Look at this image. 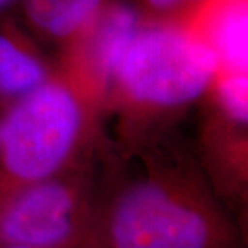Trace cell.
I'll return each instance as SVG.
<instances>
[{
  "label": "cell",
  "mask_w": 248,
  "mask_h": 248,
  "mask_svg": "<svg viewBox=\"0 0 248 248\" xmlns=\"http://www.w3.org/2000/svg\"><path fill=\"white\" fill-rule=\"evenodd\" d=\"M141 14L123 3H107L78 40L94 76L102 83L115 80L124 55L142 24Z\"/></svg>",
  "instance_id": "8992f818"
},
{
  "label": "cell",
  "mask_w": 248,
  "mask_h": 248,
  "mask_svg": "<svg viewBox=\"0 0 248 248\" xmlns=\"http://www.w3.org/2000/svg\"><path fill=\"white\" fill-rule=\"evenodd\" d=\"M24 14L36 29L57 40H78L108 0H21Z\"/></svg>",
  "instance_id": "52a82bcc"
},
{
  "label": "cell",
  "mask_w": 248,
  "mask_h": 248,
  "mask_svg": "<svg viewBox=\"0 0 248 248\" xmlns=\"http://www.w3.org/2000/svg\"><path fill=\"white\" fill-rule=\"evenodd\" d=\"M203 0H142L153 21H177Z\"/></svg>",
  "instance_id": "30bf717a"
},
{
  "label": "cell",
  "mask_w": 248,
  "mask_h": 248,
  "mask_svg": "<svg viewBox=\"0 0 248 248\" xmlns=\"http://www.w3.org/2000/svg\"><path fill=\"white\" fill-rule=\"evenodd\" d=\"M217 94L222 110L234 123L247 124L248 120V79L247 73H219Z\"/></svg>",
  "instance_id": "9c48e42d"
},
{
  "label": "cell",
  "mask_w": 248,
  "mask_h": 248,
  "mask_svg": "<svg viewBox=\"0 0 248 248\" xmlns=\"http://www.w3.org/2000/svg\"><path fill=\"white\" fill-rule=\"evenodd\" d=\"M108 248H232V232L208 202L145 178L116 196L105 218Z\"/></svg>",
  "instance_id": "6da1fadb"
},
{
  "label": "cell",
  "mask_w": 248,
  "mask_h": 248,
  "mask_svg": "<svg viewBox=\"0 0 248 248\" xmlns=\"http://www.w3.org/2000/svg\"><path fill=\"white\" fill-rule=\"evenodd\" d=\"M47 80V72L9 27H0V101H16Z\"/></svg>",
  "instance_id": "ba28073f"
},
{
  "label": "cell",
  "mask_w": 248,
  "mask_h": 248,
  "mask_svg": "<svg viewBox=\"0 0 248 248\" xmlns=\"http://www.w3.org/2000/svg\"><path fill=\"white\" fill-rule=\"evenodd\" d=\"M87 225L78 187L55 178L0 184V243L27 248H72Z\"/></svg>",
  "instance_id": "277c9868"
},
{
  "label": "cell",
  "mask_w": 248,
  "mask_h": 248,
  "mask_svg": "<svg viewBox=\"0 0 248 248\" xmlns=\"http://www.w3.org/2000/svg\"><path fill=\"white\" fill-rule=\"evenodd\" d=\"M179 21L213 51L219 73H247L248 0H203Z\"/></svg>",
  "instance_id": "5b68a950"
},
{
  "label": "cell",
  "mask_w": 248,
  "mask_h": 248,
  "mask_svg": "<svg viewBox=\"0 0 248 248\" xmlns=\"http://www.w3.org/2000/svg\"><path fill=\"white\" fill-rule=\"evenodd\" d=\"M219 73L214 53L179 21H142L115 81L135 104L187 105L211 87Z\"/></svg>",
  "instance_id": "3957f363"
},
{
  "label": "cell",
  "mask_w": 248,
  "mask_h": 248,
  "mask_svg": "<svg viewBox=\"0 0 248 248\" xmlns=\"http://www.w3.org/2000/svg\"><path fill=\"white\" fill-rule=\"evenodd\" d=\"M0 248H27V247H19V246H11V244H4V243H0Z\"/></svg>",
  "instance_id": "8fae6325"
},
{
  "label": "cell",
  "mask_w": 248,
  "mask_h": 248,
  "mask_svg": "<svg viewBox=\"0 0 248 248\" xmlns=\"http://www.w3.org/2000/svg\"><path fill=\"white\" fill-rule=\"evenodd\" d=\"M11 1H13V0H0V10L4 9L7 4H10V3H11Z\"/></svg>",
  "instance_id": "7c38bea8"
},
{
  "label": "cell",
  "mask_w": 248,
  "mask_h": 248,
  "mask_svg": "<svg viewBox=\"0 0 248 248\" xmlns=\"http://www.w3.org/2000/svg\"><path fill=\"white\" fill-rule=\"evenodd\" d=\"M84 112L76 93L46 80L16 99L0 120V184L55 177L78 146Z\"/></svg>",
  "instance_id": "7a4b0ae2"
}]
</instances>
